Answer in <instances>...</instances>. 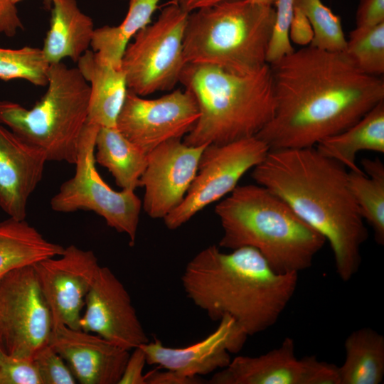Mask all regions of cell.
Here are the masks:
<instances>
[{"instance_id": "603a6c76", "label": "cell", "mask_w": 384, "mask_h": 384, "mask_svg": "<svg viewBox=\"0 0 384 384\" xmlns=\"http://www.w3.org/2000/svg\"><path fill=\"white\" fill-rule=\"evenodd\" d=\"M61 245L47 240L25 220L0 222V279L8 272L60 255Z\"/></svg>"}, {"instance_id": "2e32d148", "label": "cell", "mask_w": 384, "mask_h": 384, "mask_svg": "<svg viewBox=\"0 0 384 384\" xmlns=\"http://www.w3.org/2000/svg\"><path fill=\"white\" fill-rule=\"evenodd\" d=\"M80 329L127 351L149 340L124 284L107 267H100L85 298Z\"/></svg>"}, {"instance_id": "8fae6325", "label": "cell", "mask_w": 384, "mask_h": 384, "mask_svg": "<svg viewBox=\"0 0 384 384\" xmlns=\"http://www.w3.org/2000/svg\"><path fill=\"white\" fill-rule=\"evenodd\" d=\"M269 151L266 143L256 136L207 145L184 198L163 219L166 228H180L204 208L230 193L240 178L261 163Z\"/></svg>"}, {"instance_id": "ba28073f", "label": "cell", "mask_w": 384, "mask_h": 384, "mask_svg": "<svg viewBox=\"0 0 384 384\" xmlns=\"http://www.w3.org/2000/svg\"><path fill=\"white\" fill-rule=\"evenodd\" d=\"M188 14L176 4L140 30L127 45L121 68L128 90L141 96L172 90L186 64L183 38Z\"/></svg>"}, {"instance_id": "e575fe53", "label": "cell", "mask_w": 384, "mask_h": 384, "mask_svg": "<svg viewBox=\"0 0 384 384\" xmlns=\"http://www.w3.org/2000/svg\"><path fill=\"white\" fill-rule=\"evenodd\" d=\"M384 22V0H360L356 14V27L373 26Z\"/></svg>"}, {"instance_id": "9c48e42d", "label": "cell", "mask_w": 384, "mask_h": 384, "mask_svg": "<svg viewBox=\"0 0 384 384\" xmlns=\"http://www.w3.org/2000/svg\"><path fill=\"white\" fill-rule=\"evenodd\" d=\"M100 127L87 123L79 143L75 171L65 181L50 201L56 212L93 211L108 226L126 234L129 245L135 243L142 202L135 191L113 190L101 177L95 166V138Z\"/></svg>"}, {"instance_id": "5bb4252c", "label": "cell", "mask_w": 384, "mask_h": 384, "mask_svg": "<svg viewBox=\"0 0 384 384\" xmlns=\"http://www.w3.org/2000/svg\"><path fill=\"white\" fill-rule=\"evenodd\" d=\"M52 316V323L80 329L81 311L100 267L91 250L74 245L63 253L33 265Z\"/></svg>"}, {"instance_id": "7402d4cb", "label": "cell", "mask_w": 384, "mask_h": 384, "mask_svg": "<svg viewBox=\"0 0 384 384\" xmlns=\"http://www.w3.org/2000/svg\"><path fill=\"white\" fill-rule=\"evenodd\" d=\"M322 155L348 170H358L356 159L363 151L384 153V100L346 129L321 140L315 146Z\"/></svg>"}, {"instance_id": "3957f363", "label": "cell", "mask_w": 384, "mask_h": 384, "mask_svg": "<svg viewBox=\"0 0 384 384\" xmlns=\"http://www.w3.org/2000/svg\"><path fill=\"white\" fill-rule=\"evenodd\" d=\"M181 284L210 319L230 316L249 336L278 321L296 292L298 273L276 272L252 247L226 253L213 245L187 263Z\"/></svg>"}, {"instance_id": "4316f807", "label": "cell", "mask_w": 384, "mask_h": 384, "mask_svg": "<svg viewBox=\"0 0 384 384\" xmlns=\"http://www.w3.org/2000/svg\"><path fill=\"white\" fill-rule=\"evenodd\" d=\"M362 169L348 170L350 190L361 217L372 228L375 241L384 245V164L364 158Z\"/></svg>"}, {"instance_id": "d6986e66", "label": "cell", "mask_w": 384, "mask_h": 384, "mask_svg": "<svg viewBox=\"0 0 384 384\" xmlns=\"http://www.w3.org/2000/svg\"><path fill=\"white\" fill-rule=\"evenodd\" d=\"M46 161L41 151L0 124V208L9 217L26 219Z\"/></svg>"}, {"instance_id": "8d00e7d4", "label": "cell", "mask_w": 384, "mask_h": 384, "mask_svg": "<svg viewBox=\"0 0 384 384\" xmlns=\"http://www.w3.org/2000/svg\"><path fill=\"white\" fill-rule=\"evenodd\" d=\"M22 29L23 24L16 5L9 0H0V34L13 37Z\"/></svg>"}, {"instance_id": "6da1fadb", "label": "cell", "mask_w": 384, "mask_h": 384, "mask_svg": "<svg viewBox=\"0 0 384 384\" xmlns=\"http://www.w3.org/2000/svg\"><path fill=\"white\" fill-rule=\"evenodd\" d=\"M269 65L275 108L256 137L270 150L314 147L384 100L383 77L361 72L343 52L308 46Z\"/></svg>"}, {"instance_id": "d590c367", "label": "cell", "mask_w": 384, "mask_h": 384, "mask_svg": "<svg viewBox=\"0 0 384 384\" xmlns=\"http://www.w3.org/2000/svg\"><path fill=\"white\" fill-rule=\"evenodd\" d=\"M313 36L314 33L309 21L300 10L294 7L289 30L290 41L305 47L311 44Z\"/></svg>"}, {"instance_id": "e0dca14e", "label": "cell", "mask_w": 384, "mask_h": 384, "mask_svg": "<svg viewBox=\"0 0 384 384\" xmlns=\"http://www.w3.org/2000/svg\"><path fill=\"white\" fill-rule=\"evenodd\" d=\"M219 322L215 331L190 346L169 347L157 338L141 345L146 363L189 378H198L225 368L231 361L230 353H238L248 336L230 316H223Z\"/></svg>"}, {"instance_id": "9a60e30c", "label": "cell", "mask_w": 384, "mask_h": 384, "mask_svg": "<svg viewBox=\"0 0 384 384\" xmlns=\"http://www.w3.org/2000/svg\"><path fill=\"white\" fill-rule=\"evenodd\" d=\"M206 146H188L181 139H173L148 154L139 187L144 188L142 208L150 218L164 219L181 203Z\"/></svg>"}, {"instance_id": "836d02e7", "label": "cell", "mask_w": 384, "mask_h": 384, "mask_svg": "<svg viewBox=\"0 0 384 384\" xmlns=\"http://www.w3.org/2000/svg\"><path fill=\"white\" fill-rule=\"evenodd\" d=\"M129 354L118 384H146L143 370L146 358L143 349L139 346Z\"/></svg>"}, {"instance_id": "ac0fdd59", "label": "cell", "mask_w": 384, "mask_h": 384, "mask_svg": "<svg viewBox=\"0 0 384 384\" xmlns=\"http://www.w3.org/2000/svg\"><path fill=\"white\" fill-rule=\"evenodd\" d=\"M48 344L81 384H118L130 354L97 334L60 322L52 323Z\"/></svg>"}, {"instance_id": "b9f144b4", "label": "cell", "mask_w": 384, "mask_h": 384, "mask_svg": "<svg viewBox=\"0 0 384 384\" xmlns=\"http://www.w3.org/2000/svg\"><path fill=\"white\" fill-rule=\"evenodd\" d=\"M4 356H5V355L2 353V351L0 349V363H1L3 359L4 358Z\"/></svg>"}, {"instance_id": "f1b7e54d", "label": "cell", "mask_w": 384, "mask_h": 384, "mask_svg": "<svg viewBox=\"0 0 384 384\" xmlns=\"http://www.w3.org/2000/svg\"><path fill=\"white\" fill-rule=\"evenodd\" d=\"M294 7L309 21L314 36L309 46L329 52H343L346 45L341 18L321 0H294Z\"/></svg>"}, {"instance_id": "d6a6232c", "label": "cell", "mask_w": 384, "mask_h": 384, "mask_svg": "<svg viewBox=\"0 0 384 384\" xmlns=\"http://www.w3.org/2000/svg\"><path fill=\"white\" fill-rule=\"evenodd\" d=\"M0 384H43L33 358L4 356L0 363Z\"/></svg>"}, {"instance_id": "7a4b0ae2", "label": "cell", "mask_w": 384, "mask_h": 384, "mask_svg": "<svg viewBox=\"0 0 384 384\" xmlns=\"http://www.w3.org/2000/svg\"><path fill=\"white\" fill-rule=\"evenodd\" d=\"M251 176L326 239L341 280L347 282L357 273L368 232L344 166L315 147L270 150Z\"/></svg>"}, {"instance_id": "cb8c5ba5", "label": "cell", "mask_w": 384, "mask_h": 384, "mask_svg": "<svg viewBox=\"0 0 384 384\" xmlns=\"http://www.w3.org/2000/svg\"><path fill=\"white\" fill-rule=\"evenodd\" d=\"M95 162L106 168L122 189L135 191L148 154L127 139L117 127H100L95 138Z\"/></svg>"}, {"instance_id": "30bf717a", "label": "cell", "mask_w": 384, "mask_h": 384, "mask_svg": "<svg viewBox=\"0 0 384 384\" xmlns=\"http://www.w3.org/2000/svg\"><path fill=\"white\" fill-rule=\"evenodd\" d=\"M52 316L35 268H16L0 279V349L9 357L33 358L47 345Z\"/></svg>"}, {"instance_id": "44dd1931", "label": "cell", "mask_w": 384, "mask_h": 384, "mask_svg": "<svg viewBox=\"0 0 384 384\" xmlns=\"http://www.w3.org/2000/svg\"><path fill=\"white\" fill-rule=\"evenodd\" d=\"M50 9L43 56L50 65L65 58L77 63L91 44L95 29L92 19L80 11L76 0H52Z\"/></svg>"}, {"instance_id": "74e56055", "label": "cell", "mask_w": 384, "mask_h": 384, "mask_svg": "<svg viewBox=\"0 0 384 384\" xmlns=\"http://www.w3.org/2000/svg\"><path fill=\"white\" fill-rule=\"evenodd\" d=\"M146 384H196L198 378H189L177 372L165 369L164 371L151 370L145 374Z\"/></svg>"}, {"instance_id": "60d3db41", "label": "cell", "mask_w": 384, "mask_h": 384, "mask_svg": "<svg viewBox=\"0 0 384 384\" xmlns=\"http://www.w3.org/2000/svg\"><path fill=\"white\" fill-rule=\"evenodd\" d=\"M11 4L16 5L18 2L22 0H9ZM43 3L46 9H50L52 0H43Z\"/></svg>"}, {"instance_id": "7c38bea8", "label": "cell", "mask_w": 384, "mask_h": 384, "mask_svg": "<svg viewBox=\"0 0 384 384\" xmlns=\"http://www.w3.org/2000/svg\"><path fill=\"white\" fill-rule=\"evenodd\" d=\"M199 116L197 102L186 90H176L155 99L142 98L128 90L116 127L149 154L168 140L184 137Z\"/></svg>"}, {"instance_id": "8992f818", "label": "cell", "mask_w": 384, "mask_h": 384, "mask_svg": "<svg viewBox=\"0 0 384 384\" xmlns=\"http://www.w3.org/2000/svg\"><path fill=\"white\" fill-rule=\"evenodd\" d=\"M272 6L229 0L188 14L183 38L186 63H204L238 74L262 68L273 32Z\"/></svg>"}, {"instance_id": "1f68e13d", "label": "cell", "mask_w": 384, "mask_h": 384, "mask_svg": "<svg viewBox=\"0 0 384 384\" xmlns=\"http://www.w3.org/2000/svg\"><path fill=\"white\" fill-rule=\"evenodd\" d=\"M33 360L43 384H75L77 380L64 359L48 343Z\"/></svg>"}, {"instance_id": "ffe728a7", "label": "cell", "mask_w": 384, "mask_h": 384, "mask_svg": "<svg viewBox=\"0 0 384 384\" xmlns=\"http://www.w3.org/2000/svg\"><path fill=\"white\" fill-rule=\"evenodd\" d=\"M77 63L90 88L87 123L116 127L128 90L124 73L122 68L101 61L89 49Z\"/></svg>"}, {"instance_id": "83f0119b", "label": "cell", "mask_w": 384, "mask_h": 384, "mask_svg": "<svg viewBox=\"0 0 384 384\" xmlns=\"http://www.w3.org/2000/svg\"><path fill=\"white\" fill-rule=\"evenodd\" d=\"M343 53L361 72L381 77L384 73V22L356 27L349 33Z\"/></svg>"}, {"instance_id": "484cf974", "label": "cell", "mask_w": 384, "mask_h": 384, "mask_svg": "<svg viewBox=\"0 0 384 384\" xmlns=\"http://www.w3.org/2000/svg\"><path fill=\"white\" fill-rule=\"evenodd\" d=\"M161 0H129L128 11L120 24L95 28L90 46L97 58L121 68L124 50L134 36L151 23Z\"/></svg>"}, {"instance_id": "52a82bcc", "label": "cell", "mask_w": 384, "mask_h": 384, "mask_svg": "<svg viewBox=\"0 0 384 384\" xmlns=\"http://www.w3.org/2000/svg\"><path fill=\"white\" fill-rule=\"evenodd\" d=\"M47 90L31 109L0 100V124L41 151L48 161L75 164L87 123L90 88L78 68L50 64Z\"/></svg>"}, {"instance_id": "ab89813d", "label": "cell", "mask_w": 384, "mask_h": 384, "mask_svg": "<svg viewBox=\"0 0 384 384\" xmlns=\"http://www.w3.org/2000/svg\"><path fill=\"white\" fill-rule=\"evenodd\" d=\"M249 1L255 4H258L273 6L276 0H249Z\"/></svg>"}, {"instance_id": "277c9868", "label": "cell", "mask_w": 384, "mask_h": 384, "mask_svg": "<svg viewBox=\"0 0 384 384\" xmlns=\"http://www.w3.org/2000/svg\"><path fill=\"white\" fill-rule=\"evenodd\" d=\"M219 247L257 250L277 273L309 268L326 239L280 197L259 184L238 186L215 207Z\"/></svg>"}, {"instance_id": "4dcf8cb0", "label": "cell", "mask_w": 384, "mask_h": 384, "mask_svg": "<svg viewBox=\"0 0 384 384\" xmlns=\"http://www.w3.org/2000/svg\"><path fill=\"white\" fill-rule=\"evenodd\" d=\"M294 0H276L273 6L275 20L267 53V63H274L293 53L295 49L289 37L290 23L294 15Z\"/></svg>"}, {"instance_id": "4fadbf2b", "label": "cell", "mask_w": 384, "mask_h": 384, "mask_svg": "<svg viewBox=\"0 0 384 384\" xmlns=\"http://www.w3.org/2000/svg\"><path fill=\"white\" fill-rule=\"evenodd\" d=\"M210 384H339L338 366L314 356L298 358L286 337L280 346L258 356H238L208 380Z\"/></svg>"}, {"instance_id": "f35d334b", "label": "cell", "mask_w": 384, "mask_h": 384, "mask_svg": "<svg viewBox=\"0 0 384 384\" xmlns=\"http://www.w3.org/2000/svg\"><path fill=\"white\" fill-rule=\"evenodd\" d=\"M229 0H176L178 6L188 14Z\"/></svg>"}, {"instance_id": "d4e9b609", "label": "cell", "mask_w": 384, "mask_h": 384, "mask_svg": "<svg viewBox=\"0 0 384 384\" xmlns=\"http://www.w3.org/2000/svg\"><path fill=\"white\" fill-rule=\"evenodd\" d=\"M338 367L339 384H380L384 378V336L370 327L352 331Z\"/></svg>"}, {"instance_id": "f546056e", "label": "cell", "mask_w": 384, "mask_h": 384, "mask_svg": "<svg viewBox=\"0 0 384 384\" xmlns=\"http://www.w3.org/2000/svg\"><path fill=\"white\" fill-rule=\"evenodd\" d=\"M49 66L41 48H0V79L2 80L22 79L36 86H46Z\"/></svg>"}, {"instance_id": "5b68a950", "label": "cell", "mask_w": 384, "mask_h": 384, "mask_svg": "<svg viewBox=\"0 0 384 384\" xmlns=\"http://www.w3.org/2000/svg\"><path fill=\"white\" fill-rule=\"evenodd\" d=\"M179 82L194 97L200 116L183 137L188 146L223 144L255 137L275 108L269 64L238 74L204 63H186Z\"/></svg>"}]
</instances>
